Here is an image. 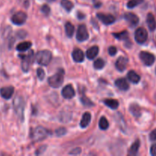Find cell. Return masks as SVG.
Wrapping results in <instances>:
<instances>
[{
	"mask_svg": "<svg viewBox=\"0 0 156 156\" xmlns=\"http://www.w3.org/2000/svg\"><path fill=\"white\" fill-rule=\"evenodd\" d=\"M65 30L68 37H72L74 34L75 27L73 24H72L70 22H67L65 25Z\"/></svg>",
	"mask_w": 156,
	"mask_h": 156,
	"instance_id": "obj_26",
	"label": "cell"
},
{
	"mask_svg": "<svg viewBox=\"0 0 156 156\" xmlns=\"http://www.w3.org/2000/svg\"><path fill=\"white\" fill-rule=\"evenodd\" d=\"M34 59L39 65L47 66L52 60V53L49 50H41L37 53Z\"/></svg>",
	"mask_w": 156,
	"mask_h": 156,
	"instance_id": "obj_2",
	"label": "cell"
},
{
	"mask_svg": "<svg viewBox=\"0 0 156 156\" xmlns=\"http://www.w3.org/2000/svg\"><path fill=\"white\" fill-rule=\"evenodd\" d=\"M41 10L42 13H44V15L47 16L50 12V8L49 7V5H44L41 7Z\"/></svg>",
	"mask_w": 156,
	"mask_h": 156,
	"instance_id": "obj_33",
	"label": "cell"
},
{
	"mask_svg": "<svg viewBox=\"0 0 156 156\" xmlns=\"http://www.w3.org/2000/svg\"><path fill=\"white\" fill-rule=\"evenodd\" d=\"M128 62L127 58L124 56H120L117 59L115 62V66L117 70L120 72H123L126 68V64Z\"/></svg>",
	"mask_w": 156,
	"mask_h": 156,
	"instance_id": "obj_14",
	"label": "cell"
},
{
	"mask_svg": "<svg viewBox=\"0 0 156 156\" xmlns=\"http://www.w3.org/2000/svg\"><path fill=\"white\" fill-rule=\"evenodd\" d=\"M117 52V48H116L115 47H114V46H111V47H110L109 49H108V53H109L111 56H115Z\"/></svg>",
	"mask_w": 156,
	"mask_h": 156,
	"instance_id": "obj_35",
	"label": "cell"
},
{
	"mask_svg": "<svg viewBox=\"0 0 156 156\" xmlns=\"http://www.w3.org/2000/svg\"><path fill=\"white\" fill-rule=\"evenodd\" d=\"M46 148H47V146H41V148H39V149H38V150L37 151L36 155H41V153H43V152H44V151H45Z\"/></svg>",
	"mask_w": 156,
	"mask_h": 156,
	"instance_id": "obj_40",
	"label": "cell"
},
{
	"mask_svg": "<svg viewBox=\"0 0 156 156\" xmlns=\"http://www.w3.org/2000/svg\"><path fill=\"white\" fill-rule=\"evenodd\" d=\"M64 80V71L62 69H60L58 71L57 73H56L53 76H50L48 79V83L50 86L52 88H57L62 85L63 83Z\"/></svg>",
	"mask_w": 156,
	"mask_h": 156,
	"instance_id": "obj_3",
	"label": "cell"
},
{
	"mask_svg": "<svg viewBox=\"0 0 156 156\" xmlns=\"http://www.w3.org/2000/svg\"><path fill=\"white\" fill-rule=\"evenodd\" d=\"M124 18L132 27L136 26L139 23V18L136 16V15L132 13V12H126V13H125Z\"/></svg>",
	"mask_w": 156,
	"mask_h": 156,
	"instance_id": "obj_13",
	"label": "cell"
},
{
	"mask_svg": "<svg viewBox=\"0 0 156 156\" xmlns=\"http://www.w3.org/2000/svg\"><path fill=\"white\" fill-rule=\"evenodd\" d=\"M80 100L82 105L85 107H92L94 105V103L85 95H82V97H81Z\"/></svg>",
	"mask_w": 156,
	"mask_h": 156,
	"instance_id": "obj_29",
	"label": "cell"
},
{
	"mask_svg": "<svg viewBox=\"0 0 156 156\" xmlns=\"http://www.w3.org/2000/svg\"><path fill=\"white\" fill-rule=\"evenodd\" d=\"M31 43L27 42V41H25V42L20 43L17 45L16 50L19 52H24L26 50H27L28 49H30V47H31Z\"/></svg>",
	"mask_w": 156,
	"mask_h": 156,
	"instance_id": "obj_25",
	"label": "cell"
},
{
	"mask_svg": "<svg viewBox=\"0 0 156 156\" xmlns=\"http://www.w3.org/2000/svg\"><path fill=\"white\" fill-rule=\"evenodd\" d=\"M129 111L135 117H140L141 116V109L137 104H132L129 107Z\"/></svg>",
	"mask_w": 156,
	"mask_h": 156,
	"instance_id": "obj_21",
	"label": "cell"
},
{
	"mask_svg": "<svg viewBox=\"0 0 156 156\" xmlns=\"http://www.w3.org/2000/svg\"><path fill=\"white\" fill-rule=\"evenodd\" d=\"M37 75L40 80H44V77H45V73H44L43 69L38 68L37 70Z\"/></svg>",
	"mask_w": 156,
	"mask_h": 156,
	"instance_id": "obj_32",
	"label": "cell"
},
{
	"mask_svg": "<svg viewBox=\"0 0 156 156\" xmlns=\"http://www.w3.org/2000/svg\"><path fill=\"white\" fill-rule=\"evenodd\" d=\"M146 22L151 31H154L156 29V21L154 15L152 13H149L146 18Z\"/></svg>",
	"mask_w": 156,
	"mask_h": 156,
	"instance_id": "obj_17",
	"label": "cell"
},
{
	"mask_svg": "<svg viewBox=\"0 0 156 156\" xmlns=\"http://www.w3.org/2000/svg\"><path fill=\"white\" fill-rule=\"evenodd\" d=\"M113 36L115 38H117L119 41H128L129 40V34L126 30L119 32V33H114Z\"/></svg>",
	"mask_w": 156,
	"mask_h": 156,
	"instance_id": "obj_23",
	"label": "cell"
},
{
	"mask_svg": "<svg viewBox=\"0 0 156 156\" xmlns=\"http://www.w3.org/2000/svg\"><path fill=\"white\" fill-rule=\"evenodd\" d=\"M149 138H150V140L152 141H155L156 140V129L152 130L151 132L150 135H149Z\"/></svg>",
	"mask_w": 156,
	"mask_h": 156,
	"instance_id": "obj_36",
	"label": "cell"
},
{
	"mask_svg": "<svg viewBox=\"0 0 156 156\" xmlns=\"http://www.w3.org/2000/svg\"><path fill=\"white\" fill-rule=\"evenodd\" d=\"M88 32L87 30L86 27L84 24H81L79 26L77 30V34H76V39L79 41V42H82L88 39Z\"/></svg>",
	"mask_w": 156,
	"mask_h": 156,
	"instance_id": "obj_9",
	"label": "cell"
},
{
	"mask_svg": "<svg viewBox=\"0 0 156 156\" xmlns=\"http://www.w3.org/2000/svg\"><path fill=\"white\" fill-rule=\"evenodd\" d=\"M150 153L151 155L153 156H156V143L153 144L150 149Z\"/></svg>",
	"mask_w": 156,
	"mask_h": 156,
	"instance_id": "obj_39",
	"label": "cell"
},
{
	"mask_svg": "<svg viewBox=\"0 0 156 156\" xmlns=\"http://www.w3.org/2000/svg\"><path fill=\"white\" fill-rule=\"evenodd\" d=\"M140 141L139 140H136L133 145L131 146L130 149L129 150V155H136L137 153H138L139 149H140Z\"/></svg>",
	"mask_w": 156,
	"mask_h": 156,
	"instance_id": "obj_22",
	"label": "cell"
},
{
	"mask_svg": "<svg viewBox=\"0 0 156 156\" xmlns=\"http://www.w3.org/2000/svg\"><path fill=\"white\" fill-rule=\"evenodd\" d=\"M20 57L22 58V62H21V69L24 73H27L30 69V65L33 62L34 56V51L30 50L27 55H19Z\"/></svg>",
	"mask_w": 156,
	"mask_h": 156,
	"instance_id": "obj_4",
	"label": "cell"
},
{
	"mask_svg": "<svg viewBox=\"0 0 156 156\" xmlns=\"http://www.w3.org/2000/svg\"><path fill=\"white\" fill-rule=\"evenodd\" d=\"M77 18H79V19H83V18H85V15H84L83 13H82V12H79L77 13Z\"/></svg>",
	"mask_w": 156,
	"mask_h": 156,
	"instance_id": "obj_41",
	"label": "cell"
},
{
	"mask_svg": "<svg viewBox=\"0 0 156 156\" xmlns=\"http://www.w3.org/2000/svg\"><path fill=\"white\" fill-rule=\"evenodd\" d=\"M155 73H156V68H155Z\"/></svg>",
	"mask_w": 156,
	"mask_h": 156,
	"instance_id": "obj_42",
	"label": "cell"
},
{
	"mask_svg": "<svg viewBox=\"0 0 156 156\" xmlns=\"http://www.w3.org/2000/svg\"><path fill=\"white\" fill-rule=\"evenodd\" d=\"M148 33L147 30L143 27H139L135 32V40L138 44H143L147 41Z\"/></svg>",
	"mask_w": 156,
	"mask_h": 156,
	"instance_id": "obj_7",
	"label": "cell"
},
{
	"mask_svg": "<svg viewBox=\"0 0 156 156\" xmlns=\"http://www.w3.org/2000/svg\"><path fill=\"white\" fill-rule=\"evenodd\" d=\"M73 59H74L75 62H83L84 58H85L83 51L79 48L75 49L73 52Z\"/></svg>",
	"mask_w": 156,
	"mask_h": 156,
	"instance_id": "obj_16",
	"label": "cell"
},
{
	"mask_svg": "<svg viewBox=\"0 0 156 156\" xmlns=\"http://www.w3.org/2000/svg\"><path fill=\"white\" fill-rule=\"evenodd\" d=\"M13 107L16 115L18 116L20 120H24V107H25V102L24 98L21 96H17L13 101Z\"/></svg>",
	"mask_w": 156,
	"mask_h": 156,
	"instance_id": "obj_1",
	"label": "cell"
},
{
	"mask_svg": "<svg viewBox=\"0 0 156 156\" xmlns=\"http://www.w3.org/2000/svg\"><path fill=\"white\" fill-rule=\"evenodd\" d=\"M143 2V0H130L127 3V8L129 9H133L136 6L139 5Z\"/></svg>",
	"mask_w": 156,
	"mask_h": 156,
	"instance_id": "obj_31",
	"label": "cell"
},
{
	"mask_svg": "<svg viewBox=\"0 0 156 156\" xmlns=\"http://www.w3.org/2000/svg\"><path fill=\"white\" fill-rule=\"evenodd\" d=\"M105 61H104L102 59H101V58L96 59L94 62V69H98V70L103 69L104 67H105Z\"/></svg>",
	"mask_w": 156,
	"mask_h": 156,
	"instance_id": "obj_30",
	"label": "cell"
},
{
	"mask_svg": "<svg viewBox=\"0 0 156 156\" xmlns=\"http://www.w3.org/2000/svg\"><path fill=\"white\" fill-rule=\"evenodd\" d=\"M104 103L106 106L113 110L117 109L119 107V102L114 99H106V100L104 101Z\"/></svg>",
	"mask_w": 156,
	"mask_h": 156,
	"instance_id": "obj_24",
	"label": "cell"
},
{
	"mask_svg": "<svg viewBox=\"0 0 156 156\" xmlns=\"http://www.w3.org/2000/svg\"><path fill=\"white\" fill-rule=\"evenodd\" d=\"M81 152H82V150H81L80 148H76V149L72 150V152H69V154L70 155H79L81 153Z\"/></svg>",
	"mask_w": 156,
	"mask_h": 156,
	"instance_id": "obj_37",
	"label": "cell"
},
{
	"mask_svg": "<svg viewBox=\"0 0 156 156\" xmlns=\"http://www.w3.org/2000/svg\"><path fill=\"white\" fill-rule=\"evenodd\" d=\"M140 58L142 62L147 66H150L155 62V57L152 53L146 51H142L140 53Z\"/></svg>",
	"mask_w": 156,
	"mask_h": 156,
	"instance_id": "obj_6",
	"label": "cell"
},
{
	"mask_svg": "<svg viewBox=\"0 0 156 156\" xmlns=\"http://www.w3.org/2000/svg\"><path fill=\"white\" fill-rule=\"evenodd\" d=\"M91 115L90 113L86 112L83 114L82 117V120L80 122V126L82 128H86L88 126V124L91 122Z\"/></svg>",
	"mask_w": 156,
	"mask_h": 156,
	"instance_id": "obj_18",
	"label": "cell"
},
{
	"mask_svg": "<svg viewBox=\"0 0 156 156\" xmlns=\"http://www.w3.org/2000/svg\"><path fill=\"white\" fill-rule=\"evenodd\" d=\"M127 78L131 82L134 84H137L140 81V76L133 70H131L128 73Z\"/></svg>",
	"mask_w": 156,
	"mask_h": 156,
	"instance_id": "obj_20",
	"label": "cell"
},
{
	"mask_svg": "<svg viewBox=\"0 0 156 156\" xmlns=\"http://www.w3.org/2000/svg\"><path fill=\"white\" fill-rule=\"evenodd\" d=\"M61 5L65 9L67 12H70L74 7V5L70 0H61Z\"/></svg>",
	"mask_w": 156,
	"mask_h": 156,
	"instance_id": "obj_27",
	"label": "cell"
},
{
	"mask_svg": "<svg viewBox=\"0 0 156 156\" xmlns=\"http://www.w3.org/2000/svg\"><path fill=\"white\" fill-rule=\"evenodd\" d=\"M99 52V48L97 46H94V47H91V48L88 49L86 52V56L88 57V59H93L97 56V55L98 54Z\"/></svg>",
	"mask_w": 156,
	"mask_h": 156,
	"instance_id": "obj_19",
	"label": "cell"
},
{
	"mask_svg": "<svg viewBox=\"0 0 156 156\" xmlns=\"http://www.w3.org/2000/svg\"><path fill=\"white\" fill-rule=\"evenodd\" d=\"M48 135V131L43 126H37L34 129L31 135V139L34 142H40L44 140Z\"/></svg>",
	"mask_w": 156,
	"mask_h": 156,
	"instance_id": "obj_5",
	"label": "cell"
},
{
	"mask_svg": "<svg viewBox=\"0 0 156 156\" xmlns=\"http://www.w3.org/2000/svg\"><path fill=\"white\" fill-rule=\"evenodd\" d=\"M14 88L12 86H7L3 87L0 89V95L4 99L9 100L12 97L14 94Z\"/></svg>",
	"mask_w": 156,
	"mask_h": 156,
	"instance_id": "obj_12",
	"label": "cell"
},
{
	"mask_svg": "<svg viewBox=\"0 0 156 156\" xmlns=\"http://www.w3.org/2000/svg\"><path fill=\"white\" fill-rule=\"evenodd\" d=\"M11 20H12V23L16 25H22L27 20V15L23 12H16L12 15Z\"/></svg>",
	"mask_w": 156,
	"mask_h": 156,
	"instance_id": "obj_8",
	"label": "cell"
},
{
	"mask_svg": "<svg viewBox=\"0 0 156 156\" xmlns=\"http://www.w3.org/2000/svg\"><path fill=\"white\" fill-rule=\"evenodd\" d=\"M115 85L119 89L122 90V91H127L129 88V83L127 82L126 79H123V78L117 79L115 81Z\"/></svg>",
	"mask_w": 156,
	"mask_h": 156,
	"instance_id": "obj_15",
	"label": "cell"
},
{
	"mask_svg": "<svg viewBox=\"0 0 156 156\" xmlns=\"http://www.w3.org/2000/svg\"><path fill=\"white\" fill-rule=\"evenodd\" d=\"M97 17L101 22L105 24H111L115 21V18L112 15H105L103 13H98Z\"/></svg>",
	"mask_w": 156,
	"mask_h": 156,
	"instance_id": "obj_11",
	"label": "cell"
},
{
	"mask_svg": "<svg viewBox=\"0 0 156 156\" xmlns=\"http://www.w3.org/2000/svg\"><path fill=\"white\" fill-rule=\"evenodd\" d=\"M75 94H76V91H75L73 85H66L63 88H62V95L64 98L72 99L73 98H74Z\"/></svg>",
	"mask_w": 156,
	"mask_h": 156,
	"instance_id": "obj_10",
	"label": "cell"
},
{
	"mask_svg": "<svg viewBox=\"0 0 156 156\" xmlns=\"http://www.w3.org/2000/svg\"><path fill=\"white\" fill-rule=\"evenodd\" d=\"M99 127L101 129H103V130H106L107 129H108V127H109V123H108L106 117H102L100 119V121H99Z\"/></svg>",
	"mask_w": 156,
	"mask_h": 156,
	"instance_id": "obj_28",
	"label": "cell"
},
{
	"mask_svg": "<svg viewBox=\"0 0 156 156\" xmlns=\"http://www.w3.org/2000/svg\"><path fill=\"white\" fill-rule=\"evenodd\" d=\"M66 133V129L63 127H60L56 130V135L57 136H62Z\"/></svg>",
	"mask_w": 156,
	"mask_h": 156,
	"instance_id": "obj_34",
	"label": "cell"
},
{
	"mask_svg": "<svg viewBox=\"0 0 156 156\" xmlns=\"http://www.w3.org/2000/svg\"><path fill=\"white\" fill-rule=\"evenodd\" d=\"M17 35L18 36V37L20 38H24L26 36H27V33L24 30H20L17 33Z\"/></svg>",
	"mask_w": 156,
	"mask_h": 156,
	"instance_id": "obj_38",
	"label": "cell"
}]
</instances>
